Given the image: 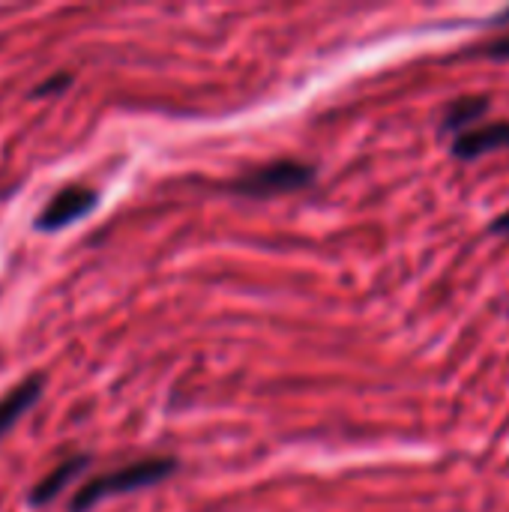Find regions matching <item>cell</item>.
<instances>
[{
	"label": "cell",
	"instance_id": "obj_4",
	"mask_svg": "<svg viewBox=\"0 0 509 512\" xmlns=\"http://www.w3.org/2000/svg\"><path fill=\"white\" fill-rule=\"evenodd\" d=\"M509 147V120L504 123H483V126H474L471 132L465 135H456L453 141V156L462 159V162H471V159H480V156H489L495 150H507Z\"/></svg>",
	"mask_w": 509,
	"mask_h": 512
},
{
	"label": "cell",
	"instance_id": "obj_5",
	"mask_svg": "<svg viewBox=\"0 0 509 512\" xmlns=\"http://www.w3.org/2000/svg\"><path fill=\"white\" fill-rule=\"evenodd\" d=\"M45 390V375H30L21 384H15L3 399H0V438L15 426V420H21L27 414V408H33V402L42 396Z\"/></svg>",
	"mask_w": 509,
	"mask_h": 512
},
{
	"label": "cell",
	"instance_id": "obj_6",
	"mask_svg": "<svg viewBox=\"0 0 509 512\" xmlns=\"http://www.w3.org/2000/svg\"><path fill=\"white\" fill-rule=\"evenodd\" d=\"M90 465V456H72V459H66V462H60L51 474H45L33 489H30V495H27V501L33 504V507H42V504H48L51 498H57L60 492H63V486L69 483V480H75L84 468Z\"/></svg>",
	"mask_w": 509,
	"mask_h": 512
},
{
	"label": "cell",
	"instance_id": "obj_3",
	"mask_svg": "<svg viewBox=\"0 0 509 512\" xmlns=\"http://www.w3.org/2000/svg\"><path fill=\"white\" fill-rule=\"evenodd\" d=\"M99 204V195L87 186H63L36 216V228L39 231H60L66 225H72L75 219L87 216L93 207Z\"/></svg>",
	"mask_w": 509,
	"mask_h": 512
},
{
	"label": "cell",
	"instance_id": "obj_7",
	"mask_svg": "<svg viewBox=\"0 0 509 512\" xmlns=\"http://www.w3.org/2000/svg\"><path fill=\"white\" fill-rule=\"evenodd\" d=\"M492 108V99L489 96H462L456 99L447 111H444V123L441 129L444 132H456V135H465L474 129L477 120H483V114Z\"/></svg>",
	"mask_w": 509,
	"mask_h": 512
},
{
	"label": "cell",
	"instance_id": "obj_10",
	"mask_svg": "<svg viewBox=\"0 0 509 512\" xmlns=\"http://www.w3.org/2000/svg\"><path fill=\"white\" fill-rule=\"evenodd\" d=\"M489 231H492V234H509V213H501V216L492 222Z\"/></svg>",
	"mask_w": 509,
	"mask_h": 512
},
{
	"label": "cell",
	"instance_id": "obj_11",
	"mask_svg": "<svg viewBox=\"0 0 509 512\" xmlns=\"http://www.w3.org/2000/svg\"><path fill=\"white\" fill-rule=\"evenodd\" d=\"M495 21H498V24H501V21H509V9H507V12H501V15H498Z\"/></svg>",
	"mask_w": 509,
	"mask_h": 512
},
{
	"label": "cell",
	"instance_id": "obj_1",
	"mask_svg": "<svg viewBox=\"0 0 509 512\" xmlns=\"http://www.w3.org/2000/svg\"><path fill=\"white\" fill-rule=\"evenodd\" d=\"M174 471H177V459H141V462L123 465V468H117L111 474L87 480L75 492V498L69 504V512H87L93 510L102 498L126 495V492H138V489L156 486V483L168 480Z\"/></svg>",
	"mask_w": 509,
	"mask_h": 512
},
{
	"label": "cell",
	"instance_id": "obj_9",
	"mask_svg": "<svg viewBox=\"0 0 509 512\" xmlns=\"http://www.w3.org/2000/svg\"><path fill=\"white\" fill-rule=\"evenodd\" d=\"M477 54H483V57H489V60H509V36H504V39H495V42H489V45H483Z\"/></svg>",
	"mask_w": 509,
	"mask_h": 512
},
{
	"label": "cell",
	"instance_id": "obj_2",
	"mask_svg": "<svg viewBox=\"0 0 509 512\" xmlns=\"http://www.w3.org/2000/svg\"><path fill=\"white\" fill-rule=\"evenodd\" d=\"M315 168L306 162H294V159H282V162H270L264 168H255L243 177H237L228 189L234 195H246V198H267V195H285V192H300L306 186L315 183Z\"/></svg>",
	"mask_w": 509,
	"mask_h": 512
},
{
	"label": "cell",
	"instance_id": "obj_8",
	"mask_svg": "<svg viewBox=\"0 0 509 512\" xmlns=\"http://www.w3.org/2000/svg\"><path fill=\"white\" fill-rule=\"evenodd\" d=\"M72 84V72H57V75H51L45 84H39V87H33L30 90V96H48V93H60V90H66Z\"/></svg>",
	"mask_w": 509,
	"mask_h": 512
}]
</instances>
